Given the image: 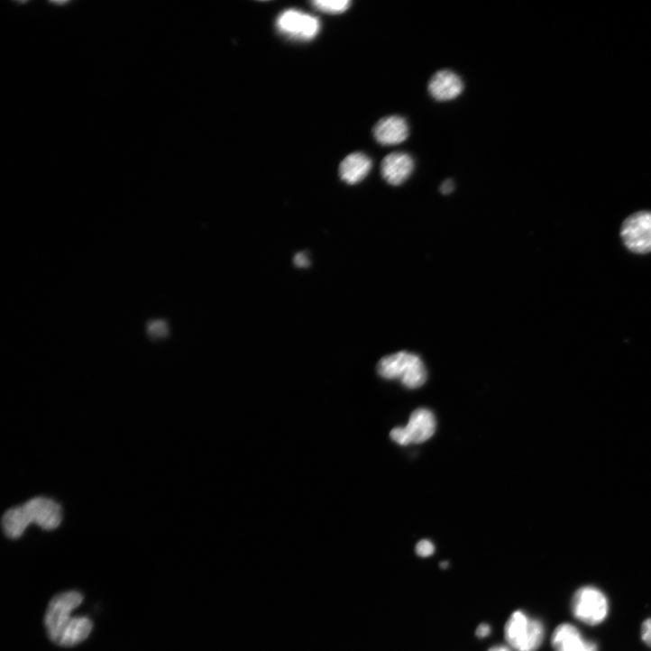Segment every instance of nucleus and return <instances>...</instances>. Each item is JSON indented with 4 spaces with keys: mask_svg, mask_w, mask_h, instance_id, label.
Instances as JSON below:
<instances>
[{
    "mask_svg": "<svg viewBox=\"0 0 651 651\" xmlns=\"http://www.w3.org/2000/svg\"><path fill=\"white\" fill-rule=\"evenodd\" d=\"M378 372L386 380H400L409 390L419 389L427 381V371L420 357L408 352L383 358L378 365Z\"/></svg>",
    "mask_w": 651,
    "mask_h": 651,
    "instance_id": "1",
    "label": "nucleus"
},
{
    "mask_svg": "<svg viewBox=\"0 0 651 651\" xmlns=\"http://www.w3.org/2000/svg\"><path fill=\"white\" fill-rule=\"evenodd\" d=\"M544 637L545 628L542 621L521 610L514 611L506 622V640L517 651H536Z\"/></svg>",
    "mask_w": 651,
    "mask_h": 651,
    "instance_id": "2",
    "label": "nucleus"
},
{
    "mask_svg": "<svg viewBox=\"0 0 651 651\" xmlns=\"http://www.w3.org/2000/svg\"><path fill=\"white\" fill-rule=\"evenodd\" d=\"M83 601V596L78 591H67L55 596L48 607L45 616V626L49 637L58 643L61 634L72 621L73 610Z\"/></svg>",
    "mask_w": 651,
    "mask_h": 651,
    "instance_id": "3",
    "label": "nucleus"
},
{
    "mask_svg": "<svg viewBox=\"0 0 651 651\" xmlns=\"http://www.w3.org/2000/svg\"><path fill=\"white\" fill-rule=\"evenodd\" d=\"M609 610L608 600L604 593L593 586H583L573 595L572 612L580 621L588 625L601 623Z\"/></svg>",
    "mask_w": 651,
    "mask_h": 651,
    "instance_id": "4",
    "label": "nucleus"
},
{
    "mask_svg": "<svg viewBox=\"0 0 651 651\" xmlns=\"http://www.w3.org/2000/svg\"><path fill=\"white\" fill-rule=\"evenodd\" d=\"M620 235L632 252H651V212L639 211L628 216L622 224Z\"/></svg>",
    "mask_w": 651,
    "mask_h": 651,
    "instance_id": "5",
    "label": "nucleus"
},
{
    "mask_svg": "<svg viewBox=\"0 0 651 651\" xmlns=\"http://www.w3.org/2000/svg\"><path fill=\"white\" fill-rule=\"evenodd\" d=\"M278 31L293 40L307 41L319 32V21L298 11L289 10L281 14L276 23Z\"/></svg>",
    "mask_w": 651,
    "mask_h": 651,
    "instance_id": "6",
    "label": "nucleus"
},
{
    "mask_svg": "<svg viewBox=\"0 0 651 651\" xmlns=\"http://www.w3.org/2000/svg\"><path fill=\"white\" fill-rule=\"evenodd\" d=\"M30 525L35 523L45 530H54L62 522V509L55 500L38 497L23 505Z\"/></svg>",
    "mask_w": 651,
    "mask_h": 651,
    "instance_id": "7",
    "label": "nucleus"
},
{
    "mask_svg": "<svg viewBox=\"0 0 651 651\" xmlns=\"http://www.w3.org/2000/svg\"><path fill=\"white\" fill-rule=\"evenodd\" d=\"M551 642L555 651H598L594 642L585 639L578 628L569 623L556 627Z\"/></svg>",
    "mask_w": 651,
    "mask_h": 651,
    "instance_id": "8",
    "label": "nucleus"
},
{
    "mask_svg": "<svg viewBox=\"0 0 651 651\" xmlns=\"http://www.w3.org/2000/svg\"><path fill=\"white\" fill-rule=\"evenodd\" d=\"M464 89L461 78L449 70L437 72L428 85L431 96L439 102H448L456 99Z\"/></svg>",
    "mask_w": 651,
    "mask_h": 651,
    "instance_id": "9",
    "label": "nucleus"
},
{
    "mask_svg": "<svg viewBox=\"0 0 651 651\" xmlns=\"http://www.w3.org/2000/svg\"><path fill=\"white\" fill-rule=\"evenodd\" d=\"M414 160L407 153L395 152L387 156L381 165L384 179L392 186H400L412 175Z\"/></svg>",
    "mask_w": 651,
    "mask_h": 651,
    "instance_id": "10",
    "label": "nucleus"
},
{
    "mask_svg": "<svg viewBox=\"0 0 651 651\" xmlns=\"http://www.w3.org/2000/svg\"><path fill=\"white\" fill-rule=\"evenodd\" d=\"M374 136L382 145H398L406 142L409 136V127L406 119L400 116H390L380 121Z\"/></svg>",
    "mask_w": 651,
    "mask_h": 651,
    "instance_id": "11",
    "label": "nucleus"
},
{
    "mask_svg": "<svg viewBox=\"0 0 651 651\" xmlns=\"http://www.w3.org/2000/svg\"><path fill=\"white\" fill-rule=\"evenodd\" d=\"M436 429L434 414L424 408L416 410L410 417L406 430L411 444H422L433 437Z\"/></svg>",
    "mask_w": 651,
    "mask_h": 651,
    "instance_id": "12",
    "label": "nucleus"
},
{
    "mask_svg": "<svg viewBox=\"0 0 651 651\" xmlns=\"http://www.w3.org/2000/svg\"><path fill=\"white\" fill-rule=\"evenodd\" d=\"M372 168L371 160L365 154L357 152L349 155L341 164L340 174L344 181L355 185L362 181Z\"/></svg>",
    "mask_w": 651,
    "mask_h": 651,
    "instance_id": "13",
    "label": "nucleus"
},
{
    "mask_svg": "<svg viewBox=\"0 0 651 651\" xmlns=\"http://www.w3.org/2000/svg\"><path fill=\"white\" fill-rule=\"evenodd\" d=\"M93 629V623L87 617H74L61 634L57 644L72 646L87 639Z\"/></svg>",
    "mask_w": 651,
    "mask_h": 651,
    "instance_id": "14",
    "label": "nucleus"
},
{
    "mask_svg": "<svg viewBox=\"0 0 651 651\" xmlns=\"http://www.w3.org/2000/svg\"><path fill=\"white\" fill-rule=\"evenodd\" d=\"M30 526L23 506L9 509L3 518L6 536L12 539L20 538Z\"/></svg>",
    "mask_w": 651,
    "mask_h": 651,
    "instance_id": "15",
    "label": "nucleus"
},
{
    "mask_svg": "<svg viewBox=\"0 0 651 651\" xmlns=\"http://www.w3.org/2000/svg\"><path fill=\"white\" fill-rule=\"evenodd\" d=\"M350 0H316L312 5L316 10L329 14H341L351 6Z\"/></svg>",
    "mask_w": 651,
    "mask_h": 651,
    "instance_id": "16",
    "label": "nucleus"
},
{
    "mask_svg": "<svg viewBox=\"0 0 651 651\" xmlns=\"http://www.w3.org/2000/svg\"><path fill=\"white\" fill-rule=\"evenodd\" d=\"M148 333L154 339H160L168 334V325L164 320H153L148 325Z\"/></svg>",
    "mask_w": 651,
    "mask_h": 651,
    "instance_id": "17",
    "label": "nucleus"
},
{
    "mask_svg": "<svg viewBox=\"0 0 651 651\" xmlns=\"http://www.w3.org/2000/svg\"><path fill=\"white\" fill-rule=\"evenodd\" d=\"M390 437L393 441L403 446L411 444V440L406 427H397L393 429L390 434Z\"/></svg>",
    "mask_w": 651,
    "mask_h": 651,
    "instance_id": "18",
    "label": "nucleus"
},
{
    "mask_svg": "<svg viewBox=\"0 0 651 651\" xmlns=\"http://www.w3.org/2000/svg\"><path fill=\"white\" fill-rule=\"evenodd\" d=\"M436 547L429 540H421L416 546L417 554L421 557H428L434 555Z\"/></svg>",
    "mask_w": 651,
    "mask_h": 651,
    "instance_id": "19",
    "label": "nucleus"
},
{
    "mask_svg": "<svg viewBox=\"0 0 651 651\" xmlns=\"http://www.w3.org/2000/svg\"><path fill=\"white\" fill-rule=\"evenodd\" d=\"M641 637L651 647V619H647L642 623Z\"/></svg>",
    "mask_w": 651,
    "mask_h": 651,
    "instance_id": "20",
    "label": "nucleus"
},
{
    "mask_svg": "<svg viewBox=\"0 0 651 651\" xmlns=\"http://www.w3.org/2000/svg\"><path fill=\"white\" fill-rule=\"evenodd\" d=\"M293 261H294V263L296 264V266H298V267H307L309 264V260H308L307 254L304 252L297 253L295 255Z\"/></svg>",
    "mask_w": 651,
    "mask_h": 651,
    "instance_id": "21",
    "label": "nucleus"
},
{
    "mask_svg": "<svg viewBox=\"0 0 651 651\" xmlns=\"http://www.w3.org/2000/svg\"><path fill=\"white\" fill-rule=\"evenodd\" d=\"M491 632V628L487 623H481L476 629V635L479 637H486Z\"/></svg>",
    "mask_w": 651,
    "mask_h": 651,
    "instance_id": "22",
    "label": "nucleus"
},
{
    "mask_svg": "<svg viewBox=\"0 0 651 651\" xmlns=\"http://www.w3.org/2000/svg\"><path fill=\"white\" fill-rule=\"evenodd\" d=\"M454 188V184L453 180H446L441 187V191L443 194L447 195L453 192Z\"/></svg>",
    "mask_w": 651,
    "mask_h": 651,
    "instance_id": "23",
    "label": "nucleus"
},
{
    "mask_svg": "<svg viewBox=\"0 0 651 651\" xmlns=\"http://www.w3.org/2000/svg\"><path fill=\"white\" fill-rule=\"evenodd\" d=\"M488 651H512L511 648L505 645H496L491 646Z\"/></svg>",
    "mask_w": 651,
    "mask_h": 651,
    "instance_id": "24",
    "label": "nucleus"
},
{
    "mask_svg": "<svg viewBox=\"0 0 651 651\" xmlns=\"http://www.w3.org/2000/svg\"><path fill=\"white\" fill-rule=\"evenodd\" d=\"M440 566H441V568L445 569V568H447V567L449 566V563H448V562H442V563L440 564Z\"/></svg>",
    "mask_w": 651,
    "mask_h": 651,
    "instance_id": "25",
    "label": "nucleus"
}]
</instances>
